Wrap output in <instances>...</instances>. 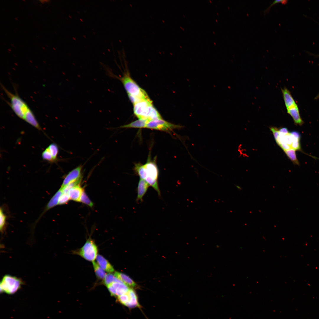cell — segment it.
Listing matches in <instances>:
<instances>
[{
    "instance_id": "7c38bea8",
    "label": "cell",
    "mask_w": 319,
    "mask_h": 319,
    "mask_svg": "<svg viewBox=\"0 0 319 319\" xmlns=\"http://www.w3.org/2000/svg\"><path fill=\"white\" fill-rule=\"evenodd\" d=\"M287 109V113L292 117L295 124L303 125L304 122L300 116L297 105Z\"/></svg>"
},
{
    "instance_id": "5b68a950",
    "label": "cell",
    "mask_w": 319,
    "mask_h": 319,
    "mask_svg": "<svg viewBox=\"0 0 319 319\" xmlns=\"http://www.w3.org/2000/svg\"><path fill=\"white\" fill-rule=\"evenodd\" d=\"M146 169V177L145 180L160 196L161 193L158 183V170L155 161H151L148 158L144 165Z\"/></svg>"
},
{
    "instance_id": "e575fe53",
    "label": "cell",
    "mask_w": 319,
    "mask_h": 319,
    "mask_svg": "<svg viewBox=\"0 0 319 319\" xmlns=\"http://www.w3.org/2000/svg\"><path fill=\"white\" fill-rule=\"evenodd\" d=\"M236 187L238 189H240V190L242 189L240 187V186H237V185L236 186Z\"/></svg>"
},
{
    "instance_id": "4fadbf2b",
    "label": "cell",
    "mask_w": 319,
    "mask_h": 319,
    "mask_svg": "<svg viewBox=\"0 0 319 319\" xmlns=\"http://www.w3.org/2000/svg\"><path fill=\"white\" fill-rule=\"evenodd\" d=\"M127 293L128 296V300L125 306L129 308H133L140 307L138 301L137 295L134 291L130 288Z\"/></svg>"
},
{
    "instance_id": "ba28073f",
    "label": "cell",
    "mask_w": 319,
    "mask_h": 319,
    "mask_svg": "<svg viewBox=\"0 0 319 319\" xmlns=\"http://www.w3.org/2000/svg\"><path fill=\"white\" fill-rule=\"evenodd\" d=\"M107 287L111 295L117 297L126 293L130 289L123 282H113Z\"/></svg>"
},
{
    "instance_id": "cb8c5ba5",
    "label": "cell",
    "mask_w": 319,
    "mask_h": 319,
    "mask_svg": "<svg viewBox=\"0 0 319 319\" xmlns=\"http://www.w3.org/2000/svg\"><path fill=\"white\" fill-rule=\"evenodd\" d=\"M103 281V283L106 286H108L113 282L123 283L121 280L115 277L114 275L111 274H106Z\"/></svg>"
},
{
    "instance_id": "f35d334b",
    "label": "cell",
    "mask_w": 319,
    "mask_h": 319,
    "mask_svg": "<svg viewBox=\"0 0 319 319\" xmlns=\"http://www.w3.org/2000/svg\"><path fill=\"white\" fill-rule=\"evenodd\" d=\"M53 48V49L54 50H55V48Z\"/></svg>"
},
{
    "instance_id": "6da1fadb",
    "label": "cell",
    "mask_w": 319,
    "mask_h": 319,
    "mask_svg": "<svg viewBox=\"0 0 319 319\" xmlns=\"http://www.w3.org/2000/svg\"><path fill=\"white\" fill-rule=\"evenodd\" d=\"M134 112L139 119H147L149 121L162 118L149 97L142 99L134 105Z\"/></svg>"
},
{
    "instance_id": "ac0fdd59",
    "label": "cell",
    "mask_w": 319,
    "mask_h": 319,
    "mask_svg": "<svg viewBox=\"0 0 319 319\" xmlns=\"http://www.w3.org/2000/svg\"><path fill=\"white\" fill-rule=\"evenodd\" d=\"M62 193V191L60 188L50 200L43 213L58 204L60 197Z\"/></svg>"
},
{
    "instance_id": "836d02e7",
    "label": "cell",
    "mask_w": 319,
    "mask_h": 319,
    "mask_svg": "<svg viewBox=\"0 0 319 319\" xmlns=\"http://www.w3.org/2000/svg\"><path fill=\"white\" fill-rule=\"evenodd\" d=\"M279 131V136H284L289 132L288 129L285 127L281 128Z\"/></svg>"
},
{
    "instance_id": "d590c367",
    "label": "cell",
    "mask_w": 319,
    "mask_h": 319,
    "mask_svg": "<svg viewBox=\"0 0 319 319\" xmlns=\"http://www.w3.org/2000/svg\"><path fill=\"white\" fill-rule=\"evenodd\" d=\"M15 19L16 20H18V19H17V18L15 17Z\"/></svg>"
},
{
    "instance_id": "d6a6232c",
    "label": "cell",
    "mask_w": 319,
    "mask_h": 319,
    "mask_svg": "<svg viewBox=\"0 0 319 319\" xmlns=\"http://www.w3.org/2000/svg\"><path fill=\"white\" fill-rule=\"evenodd\" d=\"M128 95L130 100L133 105L142 100L135 96L128 94Z\"/></svg>"
},
{
    "instance_id": "d4e9b609",
    "label": "cell",
    "mask_w": 319,
    "mask_h": 319,
    "mask_svg": "<svg viewBox=\"0 0 319 319\" xmlns=\"http://www.w3.org/2000/svg\"><path fill=\"white\" fill-rule=\"evenodd\" d=\"M82 178L75 181L71 182L62 188H61L62 192L64 193L68 194L69 190L72 188L80 184Z\"/></svg>"
},
{
    "instance_id": "d6986e66",
    "label": "cell",
    "mask_w": 319,
    "mask_h": 319,
    "mask_svg": "<svg viewBox=\"0 0 319 319\" xmlns=\"http://www.w3.org/2000/svg\"><path fill=\"white\" fill-rule=\"evenodd\" d=\"M114 275L128 286L135 287L136 283L130 278L126 275L119 272H115Z\"/></svg>"
},
{
    "instance_id": "ffe728a7",
    "label": "cell",
    "mask_w": 319,
    "mask_h": 319,
    "mask_svg": "<svg viewBox=\"0 0 319 319\" xmlns=\"http://www.w3.org/2000/svg\"><path fill=\"white\" fill-rule=\"evenodd\" d=\"M290 133L293 136V141L291 146V148L295 150L302 151L300 144V134L296 131H292Z\"/></svg>"
},
{
    "instance_id": "3957f363",
    "label": "cell",
    "mask_w": 319,
    "mask_h": 319,
    "mask_svg": "<svg viewBox=\"0 0 319 319\" xmlns=\"http://www.w3.org/2000/svg\"><path fill=\"white\" fill-rule=\"evenodd\" d=\"M23 282L21 279L9 275L3 276L0 282L1 293L9 294L16 293L21 287Z\"/></svg>"
},
{
    "instance_id": "7a4b0ae2",
    "label": "cell",
    "mask_w": 319,
    "mask_h": 319,
    "mask_svg": "<svg viewBox=\"0 0 319 319\" xmlns=\"http://www.w3.org/2000/svg\"><path fill=\"white\" fill-rule=\"evenodd\" d=\"M1 87L10 99L9 105L13 111L19 118L24 120L25 115L30 109L26 103L17 94H14L8 91L2 85Z\"/></svg>"
},
{
    "instance_id": "8fae6325",
    "label": "cell",
    "mask_w": 319,
    "mask_h": 319,
    "mask_svg": "<svg viewBox=\"0 0 319 319\" xmlns=\"http://www.w3.org/2000/svg\"><path fill=\"white\" fill-rule=\"evenodd\" d=\"M284 100L287 109L297 105L290 92L286 87L281 89Z\"/></svg>"
},
{
    "instance_id": "8992f818",
    "label": "cell",
    "mask_w": 319,
    "mask_h": 319,
    "mask_svg": "<svg viewBox=\"0 0 319 319\" xmlns=\"http://www.w3.org/2000/svg\"><path fill=\"white\" fill-rule=\"evenodd\" d=\"M97 252V248L95 242L92 239H89L81 248L74 253L87 261L93 262L96 259Z\"/></svg>"
},
{
    "instance_id": "74e56055",
    "label": "cell",
    "mask_w": 319,
    "mask_h": 319,
    "mask_svg": "<svg viewBox=\"0 0 319 319\" xmlns=\"http://www.w3.org/2000/svg\"><path fill=\"white\" fill-rule=\"evenodd\" d=\"M42 48L44 49H45V48L44 47H42Z\"/></svg>"
},
{
    "instance_id": "1f68e13d",
    "label": "cell",
    "mask_w": 319,
    "mask_h": 319,
    "mask_svg": "<svg viewBox=\"0 0 319 319\" xmlns=\"http://www.w3.org/2000/svg\"><path fill=\"white\" fill-rule=\"evenodd\" d=\"M270 129L272 132L275 139L276 142L279 139V129L276 127H270Z\"/></svg>"
},
{
    "instance_id": "7402d4cb",
    "label": "cell",
    "mask_w": 319,
    "mask_h": 319,
    "mask_svg": "<svg viewBox=\"0 0 319 319\" xmlns=\"http://www.w3.org/2000/svg\"><path fill=\"white\" fill-rule=\"evenodd\" d=\"M95 274L97 278L100 280H104L106 275L105 271L95 261L92 262Z\"/></svg>"
},
{
    "instance_id": "4316f807",
    "label": "cell",
    "mask_w": 319,
    "mask_h": 319,
    "mask_svg": "<svg viewBox=\"0 0 319 319\" xmlns=\"http://www.w3.org/2000/svg\"><path fill=\"white\" fill-rule=\"evenodd\" d=\"M80 202L90 207H92L93 206V203L90 200L84 190L81 197Z\"/></svg>"
},
{
    "instance_id": "603a6c76",
    "label": "cell",
    "mask_w": 319,
    "mask_h": 319,
    "mask_svg": "<svg viewBox=\"0 0 319 319\" xmlns=\"http://www.w3.org/2000/svg\"><path fill=\"white\" fill-rule=\"evenodd\" d=\"M296 151L295 150L291 148L284 151L287 156L293 162V164L299 165L300 162L296 156Z\"/></svg>"
},
{
    "instance_id": "8d00e7d4",
    "label": "cell",
    "mask_w": 319,
    "mask_h": 319,
    "mask_svg": "<svg viewBox=\"0 0 319 319\" xmlns=\"http://www.w3.org/2000/svg\"><path fill=\"white\" fill-rule=\"evenodd\" d=\"M8 50L9 51H11V49H8Z\"/></svg>"
},
{
    "instance_id": "ab89813d",
    "label": "cell",
    "mask_w": 319,
    "mask_h": 319,
    "mask_svg": "<svg viewBox=\"0 0 319 319\" xmlns=\"http://www.w3.org/2000/svg\"><path fill=\"white\" fill-rule=\"evenodd\" d=\"M22 1H25V0H23Z\"/></svg>"
},
{
    "instance_id": "277c9868",
    "label": "cell",
    "mask_w": 319,
    "mask_h": 319,
    "mask_svg": "<svg viewBox=\"0 0 319 319\" xmlns=\"http://www.w3.org/2000/svg\"><path fill=\"white\" fill-rule=\"evenodd\" d=\"M120 79L128 94L141 99L149 97L145 91L137 84L128 73H125Z\"/></svg>"
},
{
    "instance_id": "f1b7e54d",
    "label": "cell",
    "mask_w": 319,
    "mask_h": 319,
    "mask_svg": "<svg viewBox=\"0 0 319 319\" xmlns=\"http://www.w3.org/2000/svg\"><path fill=\"white\" fill-rule=\"evenodd\" d=\"M6 217L1 208L0 211V229L1 231H3L6 222Z\"/></svg>"
},
{
    "instance_id": "2e32d148",
    "label": "cell",
    "mask_w": 319,
    "mask_h": 319,
    "mask_svg": "<svg viewBox=\"0 0 319 319\" xmlns=\"http://www.w3.org/2000/svg\"><path fill=\"white\" fill-rule=\"evenodd\" d=\"M24 120L39 130H41L40 126L30 109L25 115Z\"/></svg>"
},
{
    "instance_id": "9a60e30c",
    "label": "cell",
    "mask_w": 319,
    "mask_h": 319,
    "mask_svg": "<svg viewBox=\"0 0 319 319\" xmlns=\"http://www.w3.org/2000/svg\"><path fill=\"white\" fill-rule=\"evenodd\" d=\"M97 263L105 271L111 273L114 271L113 267L109 261L102 256L97 255L96 258Z\"/></svg>"
},
{
    "instance_id": "52a82bcc",
    "label": "cell",
    "mask_w": 319,
    "mask_h": 319,
    "mask_svg": "<svg viewBox=\"0 0 319 319\" xmlns=\"http://www.w3.org/2000/svg\"><path fill=\"white\" fill-rule=\"evenodd\" d=\"M183 127V126L175 124L160 118L149 121L146 128L170 132L175 129L182 128Z\"/></svg>"
},
{
    "instance_id": "83f0119b",
    "label": "cell",
    "mask_w": 319,
    "mask_h": 319,
    "mask_svg": "<svg viewBox=\"0 0 319 319\" xmlns=\"http://www.w3.org/2000/svg\"><path fill=\"white\" fill-rule=\"evenodd\" d=\"M42 157L43 159L50 162L54 161L53 158L48 148L43 152Z\"/></svg>"
},
{
    "instance_id": "e0dca14e",
    "label": "cell",
    "mask_w": 319,
    "mask_h": 319,
    "mask_svg": "<svg viewBox=\"0 0 319 319\" xmlns=\"http://www.w3.org/2000/svg\"><path fill=\"white\" fill-rule=\"evenodd\" d=\"M149 121L147 119H139L129 123L121 126V128H146Z\"/></svg>"
},
{
    "instance_id": "484cf974",
    "label": "cell",
    "mask_w": 319,
    "mask_h": 319,
    "mask_svg": "<svg viewBox=\"0 0 319 319\" xmlns=\"http://www.w3.org/2000/svg\"><path fill=\"white\" fill-rule=\"evenodd\" d=\"M50 152L54 160H56L58 152V149L56 144L52 143L47 147Z\"/></svg>"
},
{
    "instance_id": "4dcf8cb0",
    "label": "cell",
    "mask_w": 319,
    "mask_h": 319,
    "mask_svg": "<svg viewBox=\"0 0 319 319\" xmlns=\"http://www.w3.org/2000/svg\"><path fill=\"white\" fill-rule=\"evenodd\" d=\"M287 1V0H275L270 5L263 11L265 14H267L271 8L274 5L279 3H281L282 4H285Z\"/></svg>"
},
{
    "instance_id": "30bf717a",
    "label": "cell",
    "mask_w": 319,
    "mask_h": 319,
    "mask_svg": "<svg viewBox=\"0 0 319 319\" xmlns=\"http://www.w3.org/2000/svg\"><path fill=\"white\" fill-rule=\"evenodd\" d=\"M149 184L144 180L140 179L137 188V196L136 201L142 202L143 198L147 192L149 187Z\"/></svg>"
},
{
    "instance_id": "9c48e42d",
    "label": "cell",
    "mask_w": 319,
    "mask_h": 319,
    "mask_svg": "<svg viewBox=\"0 0 319 319\" xmlns=\"http://www.w3.org/2000/svg\"><path fill=\"white\" fill-rule=\"evenodd\" d=\"M82 169V166L79 165L69 172L64 178L61 187L81 178Z\"/></svg>"
},
{
    "instance_id": "44dd1931",
    "label": "cell",
    "mask_w": 319,
    "mask_h": 319,
    "mask_svg": "<svg viewBox=\"0 0 319 319\" xmlns=\"http://www.w3.org/2000/svg\"><path fill=\"white\" fill-rule=\"evenodd\" d=\"M134 169L135 172L139 176L140 179L145 180L146 177V171L144 165L140 163L136 164Z\"/></svg>"
},
{
    "instance_id": "f546056e",
    "label": "cell",
    "mask_w": 319,
    "mask_h": 319,
    "mask_svg": "<svg viewBox=\"0 0 319 319\" xmlns=\"http://www.w3.org/2000/svg\"><path fill=\"white\" fill-rule=\"evenodd\" d=\"M70 198L68 194L63 193L60 197L58 204L62 205L66 204L68 202Z\"/></svg>"
},
{
    "instance_id": "5bb4252c",
    "label": "cell",
    "mask_w": 319,
    "mask_h": 319,
    "mask_svg": "<svg viewBox=\"0 0 319 319\" xmlns=\"http://www.w3.org/2000/svg\"><path fill=\"white\" fill-rule=\"evenodd\" d=\"M83 191L80 184L72 188L68 193L70 199L75 201L80 202Z\"/></svg>"
}]
</instances>
